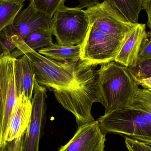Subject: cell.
<instances>
[{"mask_svg":"<svg viewBox=\"0 0 151 151\" xmlns=\"http://www.w3.org/2000/svg\"><path fill=\"white\" fill-rule=\"evenodd\" d=\"M148 36L146 24H137L125 37L114 62L128 68L134 66L142 44Z\"/></svg>","mask_w":151,"mask_h":151,"instance_id":"cell-12","label":"cell"},{"mask_svg":"<svg viewBox=\"0 0 151 151\" xmlns=\"http://www.w3.org/2000/svg\"><path fill=\"white\" fill-rule=\"evenodd\" d=\"M10 1H13L14 2H16L19 3L23 4L24 2L25 1H30V2L32 1V0H10Z\"/></svg>","mask_w":151,"mask_h":151,"instance_id":"cell-26","label":"cell"},{"mask_svg":"<svg viewBox=\"0 0 151 151\" xmlns=\"http://www.w3.org/2000/svg\"><path fill=\"white\" fill-rule=\"evenodd\" d=\"M128 150V151H132L131 150Z\"/></svg>","mask_w":151,"mask_h":151,"instance_id":"cell-28","label":"cell"},{"mask_svg":"<svg viewBox=\"0 0 151 151\" xmlns=\"http://www.w3.org/2000/svg\"><path fill=\"white\" fill-rule=\"evenodd\" d=\"M100 65L96 72L105 114L130 106L139 84L129 69L114 61Z\"/></svg>","mask_w":151,"mask_h":151,"instance_id":"cell-2","label":"cell"},{"mask_svg":"<svg viewBox=\"0 0 151 151\" xmlns=\"http://www.w3.org/2000/svg\"><path fill=\"white\" fill-rule=\"evenodd\" d=\"M54 92L58 102L75 116L78 127L95 121L91 112L92 104L101 103L96 71L79 88Z\"/></svg>","mask_w":151,"mask_h":151,"instance_id":"cell-3","label":"cell"},{"mask_svg":"<svg viewBox=\"0 0 151 151\" xmlns=\"http://www.w3.org/2000/svg\"><path fill=\"white\" fill-rule=\"evenodd\" d=\"M52 19L37 11L30 3L27 8L19 12L12 24L8 27L12 32L24 40L37 30H52Z\"/></svg>","mask_w":151,"mask_h":151,"instance_id":"cell-10","label":"cell"},{"mask_svg":"<svg viewBox=\"0 0 151 151\" xmlns=\"http://www.w3.org/2000/svg\"><path fill=\"white\" fill-rule=\"evenodd\" d=\"M143 9L145 10L148 16L147 25L150 28V36L151 37V0H145L143 4Z\"/></svg>","mask_w":151,"mask_h":151,"instance_id":"cell-24","label":"cell"},{"mask_svg":"<svg viewBox=\"0 0 151 151\" xmlns=\"http://www.w3.org/2000/svg\"><path fill=\"white\" fill-rule=\"evenodd\" d=\"M109 2L124 18L130 23L137 24L139 15L143 9L145 0H106Z\"/></svg>","mask_w":151,"mask_h":151,"instance_id":"cell-15","label":"cell"},{"mask_svg":"<svg viewBox=\"0 0 151 151\" xmlns=\"http://www.w3.org/2000/svg\"><path fill=\"white\" fill-rule=\"evenodd\" d=\"M128 68L137 81L151 77V58L138 61L134 66Z\"/></svg>","mask_w":151,"mask_h":151,"instance_id":"cell-20","label":"cell"},{"mask_svg":"<svg viewBox=\"0 0 151 151\" xmlns=\"http://www.w3.org/2000/svg\"><path fill=\"white\" fill-rule=\"evenodd\" d=\"M0 45L4 51L10 53L17 49L16 46L6 38L2 32L0 33Z\"/></svg>","mask_w":151,"mask_h":151,"instance_id":"cell-23","label":"cell"},{"mask_svg":"<svg viewBox=\"0 0 151 151\" xmlns=\"http://www.w3.org/2000/svg\"><path fill=\"white\" fill-rule=\"evenodd\" d=\"M90 26L85 10L77 7L64 6L59 9L52 19L53 35L57 44L71 46L82 44Z\"/></svg>","mask_w":151,"mask_h":151,"instance_id":"cell-5","label":"cell"},{"mask_svg":"<svg viewBox=\"0 0 151 151\" xmlns=\"http://www.w3.org/2000/svg\"><path fill=\"white\" fill-rule=\"evenodd\" d=\"M14 70L17 97L24 94L32 101L36 80L35 74L25 55L16 59Z\"/></svg>","mask_w":151,"mask_h":151,"instance_id":"cell-13","label":"cell"},{"mask_svg":"<svg viewBox=\"0 0 151 151\" xmlns=\"http://www.w3.org/2000/svg\"><path fill=\"white\" fill-rule=\"evenodd\" d=\"M98 121L104 134L151 139V114L148 113L127 107L105 114Z\"/></svg>","mask_w":151,"mask_h":151,"instance_id":"cell-4","label":"cell"},{"mask_svg":"<svg viewBox=\"0 0 151 151\" xmlns=\"http://www.w3.org/2000/svg\"><path fill=\"white\" fill-rule=\"evenodd\" d=\"M151 58V37L146 38L142 44L138 57V61H140Z\"/></svg>","mask_w":151,"mask_h":151,"instance_id":"cell-22","label":"cell"},{"mask_svg":"<svg viewBox=\"0 0 151 151\" xmlns=\"http://www.w3.org/2000/svg\"><path fill=\"white\" fill-rule=\"evenodd\" d=\"M12 42L17 49L11 53L16 58L25 55L35 74L37 83L54 91L68 90L81 87L95 70V65L78 62H57L29 48L21 38Z\"/></svg>","mask_w":151,"mask_h":151,"instance_id":"cell-1","label":"cell"},{"mask_svg":"<svg viewBox=\"0 0 151 151\" xmlns=\"http://www.w3.org/2000/svg\"><path fill=\"white\" fill-rule=\"evenodd\" d=\"M66 0H32L30 3L41 13L53 17L55 12L65 6Z\"/></svg>","mask_w":151,"mask_h":151,"instance_id":"cell-19","label":"cell"},{"mask_svg":"<svg viewBox=\"0 0 151 151\" xmlns=\"http://www.w3.org/2000/svg\"><path fill=\"white\" fill-rule=\"evenodd\" d=\"M47 90L35 81L32 100V111L25 137L24 151H39V145L46 119Z\"/></svg>","mask_w":151,"mask_h":151,"instance_id":"cell-8","label":"cell"},{"mask_svg":"<svg viewBox=\"0 0 151 151\" xmlns=\"http://www.w3.org/2000/svg\"><path fill=\"white\" fill-rule=\"evenodd\" d=\"M124 40L112 37L90 24L82 43L81 60L93 65L114 61Z\"/></svg>","mask_w":151,"mask_h":151,"instance_id":"cell-6","label":"cell"},{"mask_svg":"<svg viewBox=\"0 0 151 151\" xmlns=\"http://www.w3.org/2000/svg\"><path fill=\"white\" fill-rule=\"evenodd\" d=\"M79 4L77 8L80 9L88 8L99 3V0H78Z\"/></svg>","mask_w":151,"mask_h":151,"instance_id":"cell-25","label":"cell"},{"mask_svg":"<svg viewBox=\"0 0 151 151\" xmlns=\"http://www.w3.org/2000/svg\"><path fill=\"white\" fill-rule=\"evenodd\" d=\"M52 35H53L52 30L41 29L30 34L24 40L29 48L35 50L53 44Z\"/></svg>","mask_w":151,"mask_h":151,"instance_id":"cell-17","label":"cell"},{"mask_svg":"<svg viewBox=\"0 0 151 151\" xmlns=\"http://www.w3.org/2000/svg\"><path fill=\"white\" fill-rule=\"evenodd\" d=\"M129 107L151 114V89H138Z\"/></svg>","mask_w":151,"mask_h":151,"instance_id":"cell-18","label":"cell"},{"mask_svg":"<svg viewBox=\"0 0 151 151\" xmlns=\"http://www.w3.org/2000/svg\"><path fill=\"white\" fill-rule=\"evenodd\" d=\"M82 44L74 46H62L53 44L39 50L38 53L59 62H78L81 61Z\"/></svg>","mask_w":151,"mask_h":151,"instance_id":"cell-14","label":"cell"},{"mask_svg":"<svg viewBox=\"0 0 151 151\" xmlns=\"http://www.w3.org/2000/svg\"><path fill=\"white\" fill-rule=\"evenodd\" d=\"M106 135L98 121L78 127L75 134L58 151H104Z\"/></svg>","mask_w":151,"mask_h":151,"instance_id":"cell-9","label":"cell"},{"mask_svg":"<svg viewBox=\"0 0 151 151\" xmlns=\"http://www.w3.org/2000/svg\"><path fill=\"white\" fill-rule=\"evenodd\" d=\"M128 150L132 151H151V139L124 136Z\"/></svg>","mask_w":151,"mask_h":151,"instance_id":"cell-21","label":"cell"},{"mask_svg":"<svg viewBox=\"0 0 151 151\" xmlns=\"http://www.w3.org/2000/svg\"><path fill=\"white\" fill-rule=\"evenodd\" d=\"M90 24L108 35L124 40L129 32L135 26L126 20L109 2L104 0L85 10Z\"/></svg>","mask_w":151,"mask_h":151,"instance_id":"cell-7","label":"cell"},{"mask_svg":"<svg viewBox=\"0 0 151 151\" xmlns=\"http://www.w3.org/2000/svg\"><path fill=\"white\" fill-rule=\"evenodd\" d=\"M24 5L23 4L10 0H0V33L12 24Z\"/></svg>","mask_w":151,"mask_h":151,"instance_id":"cell-16","label":"cell"},{"mask_svg":"<svg viewBox=\"0 0 151 151\" xmlns=\"http://www.w3.org/2000/svg\"><path fill=\"white\" fill-rule=\"evenodd\" d=\"M4 50L1 47V45H0V55H1V54H2L4 52Z\"/></svg>","mask_w":151,"mask_h":151,"instance_id":"cell-27","label":"cell"},{"mask_svg":"<svg viewBox=\"0 0 151 151\" xmlns=\"http://www.w3.org/2000/svg\"><path fill=\"white\" fill-rule=\"evenodd\" d=\"M32 111V101L22 94L17 98L9 119L4 137L7 143L25 134L29 126Z\"/></svg>","mask_w":151,"mask_h":151,"instance_id":"cell-11","label":"cell"}]
</instances>
